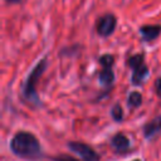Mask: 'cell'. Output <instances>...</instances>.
I'll use <instances>...</instances> for the list:
<instances>
[{
  "label": "cell",
  "instance_id": "6da1fadb",
  "mask_svg": "<svg viewBox=\"0 0 161 161\" xmlns=\"http://www.w3.org/2000/svg\"><path fill=\"white\" fill-rule=\"evenodd\" d=\"M10 150L14 155L26 160H36L42 156V146L38 138L33 133L25 131H20L13 137L10 141Z\"/></svg>",
  "mask_w": 161,
  "mask_h": 161
},
{
  "label": "cell",
  "instance_id": "7a4b0ae2",
  "mask_svg": "<svg viewBox=\"0 0 161 161\" xmlns=\"http://www.w3.org/2000/svg\"><path fill=\"white\" fill-rule=\"evenodd\" d=\"M45 68H47V60H45V59H42V60L33 68V70H31L30 74L28 75L26 82H25V84H24V87H23V94H24V97H25L29 102L35 103V104H38V106L40 104V101H39V97H38L36 91H35V84H36V82L39 80L40 75L44 73Z\"/></svg>",
  "mask_w": 161,
  "mask_h": 161
},
{
  "label": "cell",
  "instance_id": "3957f363",
  "mask_svg": "<svg viewBox=\"0 0 161 161\" xmlns=\"http://www.w3.org/2000/svg\"><path fill=\"white\" fill-rule=\"evenodd\" d=\"M128 65L132 69V77H131V82L135 86H140L143 79L147 77L148 74V68L145 63V57L143 54H135L132 57H130L128 59Z\"/></svg>",
  "mask_w": 161,
  "mask_h": 161
},
{
  "label": "cell",
  "instance_id": "277c9868",
  "mask_svg": "<svg viewBox=\"0 0 161 161\" xmlns=\"http://www.w3.org/2000/svg\"><path fill=\"white\" fill-rule=\"evenodd\" d=\"M68 148L72 152L77 153L83 161H99V155L94 151L93 147H91L87 143L70 141L68 142Z\"/></svg>",
  "mask_w": 161,
  "mask_h": 161
},
{
  "label": "cell",
  "instance_id": "5b68a950",
  "mask_svg": "<svg viewBox=\"0 0 161 161\" xmlns=\"http://www.w3.org/2000/svg\"><path fill=\"white\" fill-rule=\"evenodd\" d=\"M116 24H117V20H116L114 15L113 14H106L97 23V33L101 36H109L114 31Z\"/></svg>",
  "mask_w": 161,
  "mask_h": 161
},
{
  "label": "cell",
  "instance_id": "8992f818",
  "mask_svg": "<svg viewBox=\"0 0 161 161\" xmlns=\"http://www.w3.org/2000/svg\"><path fill=\"white\" fill-rule=\"evenodd\" d=\"M160 132H161V116L150 119L143 126V135L146 138H152Z\"/></svg>",
  "mask_w": 161,
  "mask_h": 161
},
{
  "label": "cell",
  "instance_id": "52a82bcc",
  "mask_svg": "<svg viewBox=\"0 0 161 161\" xmlns=\"http://www.w3.org/2000/svg\"><path fill=\"white\" fill-rule=\"evenodd\" d=\"M111 145L112 147L117 151V152H125L130 148L131 143H130V140L126 135L123 133H116L112 138H111Z\"/></svg>",
  "mask_w": 161,
  "mask_h": 161
},
{
  "label": "cell",
  "instance_id": "ba28073f",
  "mask_svg": "<svg viewBox=\"0 0 161 161\" xmlns=\"http://www.w3.org/2000/svg\"><path fill=\"white\" fill-rule=\"evenodd\" d=\"M161 33L160 25H143L140 29V34L143 42H151L155 40Z\"/></svg>",
  "mask_w": 161,
  "mask_h": 161
},
{
  "label": "cell",
  "instance_id": "9c48e42d",
  "mask_svg": "<svg viewBox=\"0 0 161 161\" xmlns=\"http://www.w3.org/2000/svg\"><path fill=\"white\" fill-rule=\"evenodd\" d=\"M113 80H114V73L112 68H103V70H101L99 73V82L103 86H111Z\"/></svg>",
  "mask_w": 161,
  "mask_h": 161
},
{
  "label": "cell",
  "instance_id": "30bf717a",
  "mask_svg": "<svg viewBox=\"0 0 161 161\" xmlns=\"http://www.w3.org/2000/svg\"><path fill=\"white\" fill-rule=\"evenodd\" d=\"M142 103V96L140 92H131L127 98V104L130 108H137Z\"/></svg>",
  "mask_w": 161,
  "mask_h": 161
},
{
  "label": "cell",
  "instance_id": "8fae6325",
  "mask_svg": "<svg viewBox=\"0 0 161 161\" xmlns=\"http://www.w3.org/2000/svg\"><path fill=\"white\" fill-rule=\"evenodd\" d=\"M111 116H112V118H113L116 122H121V121L123 119V111H122L121 104L116 103V104L112 107V109H111Z\"/></svg>",
  "mask_w": 161,
  "mask_h": 161
},
{
  "label": "cell",
  "instance_id": "7c38bea8",
  "mask_svg": "<svg viewBox=\"0 0 161 161\" xmlns=\"http://www.w3.org/2000/svg\"><path fill=\"white\" fill-rule=\"evenodd\" d=\"M98 62H99V64L103 68H112V65L114 63V58L111 54H103V55L99 57V60Z\"/></svg>",
  "mask_w": 161,
  "mask_h": 161
},
{
  "label": "cell",
  "instance_id": "4fadbf2b",
  "mask_svg": "<svg viewBox=\"0 0 161 161\" xmlns=\"http://www.w3.org/2000/svg\"><path fill=\"white\" fill-rule=\"evenodd\" d=\"M53 161H78V160L69 155H58L53 157Z\"/></svg>",
  "mask_w": 161,
  "mask_h": 161
},
{
  "label": "cell",
  "instance_id": "5bb4252c",
  "mask_svg": "<svg viewBox=\"0 0 161 161\" xmlns=\"http://www.w3.org/2000/svg\"><path fill=\"white\" fill-rule=\"evenodd\" d=\"M155 89H156L157 96L161 98V77L156 79V82H155Z\"/></svg>",
  "mask_w": 161,
  "mask_h": 161
},
{
  "label": "cell",
  "instance_id": "9a60e30c",
  "mask_svg": "<svg viewBox=\"0 0 161 161\" xmlns=\"http://www.w3.org/2000/svg\"><path fill=\"white\" fill-rule=\"evenodd\" d=\"M8 4H18V3H20L21 0H5Z\"/></svg>",
  "mask_w": 161,
  "mask_h": 161
},
{
  "label": "cell",
  "instance_id": "2e32d148",
  "mask_svg": "<svg viewBox=\"0 0 161 161\" xmlns=\"http://www.w3.org/2000/svg\"><path fill=\"white\" fill-rule=\"evenodd\" d=\"M133 161H141V160H138V158H136V160H133Z\"/></svg>",
  "mask_w": 161,
  "mask_h": 161
}]
</instances>
